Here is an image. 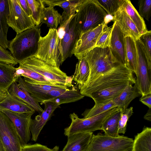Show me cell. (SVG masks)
<instances>
[{
    "label": "cell",
    "mask_w": 151,
    "mask_h": 151,
    "mask_svg": "<svg viewBox=\"0 0 151 151\" xmlns=\"http://www.w3.org/2000/svg\"><path fill=\"white\" fill-rule=\"evenodd\" d=\"M136 81L133 72L125 65L120 64L84 85L79 92L84 96L90 97L93 93L109 87L128 82L135 84Z\"/></svg>",
    "instance_id": "obj_1"
},
{
    "label": "cell",
    "mask_w": 151,
    "mask_h": 151,
    "mask_svg": "<svg viewBox=\"0 0 151 151\" xmlns=\"http://www.w3.org/2000/svg\"><path fill=\"white\" fill-rule=\"evenodd\" d=\"M41 23L37 26L17 34L9 41L8 49L19 63L27 58L33 57L37 52L41 37Z\"/></svg>",
    "instance_id": "obj_2"
},
{
    "label": "cell",
    "mask_w": 151,
    "mask_h": 151,
    "mask_svg": "<svg viewBox=\"0 0 151 151\" xmlns=\"http://www.w3.org/2000/svg\"><path fill=\"white\" fill-rule=\"evenodd\" d=\"M107 15L96 0H82L77 7L75 15L80 35L106 22Z\"/></svg>",
    "instance_id": "obj_3"
},
{
    "label": "cell",
    "mask_w": 151,
    "mask_h": 151,
    "mask_svg": "<svg viewBox=\"0 0 151 151\" xmlns=\"http://www.w3.org/2000/svg\"><path fill=\"white\" fill-rule=\"evenodd\" d=\"M88 63L90 73L85 84L87 85L117 65L121 64L116 60L109 47H95L84 56Z\"/></svg>",
    "instance_id": "obj_4"
},
{
    "label": "cell",
    "mask_w": 151,
    "mask_h": 151,
    "mask_svg": "<svg viewBox=\"0 0 151 151\" xmlns=\"http://www.w3.org/2000/svg\"><path fill=\"white\" fill-rule=\"evenodd\" d=\"M19 65L37 73L48 79L55 85L71 87L72 78L60 70V68L50 65L35 57L25 59L19 63Z\"/></svg>",
    "instance_id": "obj_5"
},
{
    "label": "cell",
    "mask_w": 151,
    "mask_h": 151,
    "mask_svg": "<svg viewBox=\"0 0 151 151\" xmlns=\"http://www.w3.org/2000/svg\"><path fill=\"white\" fill-rule=\"evenodd\" d=\"M59 42L57 29L50 28L45 36L40 37L37 51L33 57L50 65L60 68L62 64Z\"/></svg>",
    "instance_id": "obj_6"
},
{
    "label": "cell",
    "mask_w": 151,
    "mask_h": 151,
    "mask_svg": "<svg viewBox=\"0 0 151 151\" xmlns=\"http://www.w3.org/2000/svg\"><path fill=\"white\" fill-rule=\"evenodd\" d=\"M60 38L59 49L61 57L62 64L74 54L80 33L76 24L75 15L71 16L57 30Z\"/></svg>",
    "instance_id": "obj_7"
},
{
    "label": "cell",
    "mask_w": 151,
    "mask_h": 151,
    "mask_svg": "<svg viewBox=\"0 0 151 151\" xmlns=\"http://www.w3.org/2000/svg\"><path fill=\"white\" fill-rule=\"evenodd\" d=\"M118 107H113L96 116L91 117L79 118L75 113L70 114V118L71 123L64 129L66 136L80 132H92L101 130L102 123L108 117L116 111Z\"/></svg>",
    "instance_id": "obj_8"
},
{
    "label": "cell",
    "mask_w": 151,
    "mask_h": 151,
    "mask_svg": "<svg viewBox=\"0 0 151 151\" xmlns=\"http://www.w3.org/2000/svg\"><path fill=\"white\" fill-rule=\"evenodd\" d=\"M133 142L132 139L123 135L93 134L87 151H132Z\"/></svg>",
    "instance_id": "obj_9"
},
{
    "label": "cell",
    "mask_w": 151,
    "mask_h": 151,
    "mask_svg": "<svg viewBox=\"0 0 151 151\" xmlns=\"http://www.w3.org/2000/svg\"><path fill=\"white\" fill-rule=\"evenodd\" d=\"M137 52L136 84L142 96L151 94V70L148 67L143 45L139 38L135 40Z\"/></svg>",
    "instance_id": "obj_10"
},
{
    "label": "cell",
    "mask_w": 151,
    "mask_h": 151,
    "mask_svg": "<svg viewBox=\"0 0 151 151\" xmlns=\"http://www.w3.org/2000/svg\"><path fill=\"white\" fill-rule=\"evenodd\" d=\"M9 13L7 23L17 34L35 26L32 17L29 16L21 6L18 0H8Z\"/></svg>",
    "instance_id": "obj_11"
},
{
    "label": "cell",
    "mask_w": 151,
    "mask_h": 151,
    "mask_svg": "<svg viewBox=\"0 0 151 151\" xmlns=\"http://www.w3.org/2000/svg\"><path fill=\"white\" fill-rule=\"evenodd\" d=\"M0 138L5 151H21L17 132L9 117L0 111Z\"/></svg>",
    "instance_id": "obj_12"
},
{
    "label": "cell",
    "mask_w": 151,
    "mask_h": 151,
    "mask_svg": "<svg viewBox=\"0 0 151 151\" xmlns=\"http://www.w3.org/2000/svg\"><path fill=\"white\" fill-rule=\"evenodd\" d=\"M1 111L5 114L13 123L21 145L27 144L30 139V127L31 117L35 113H19L5 110Z\"/></svg>",
    "instance_id": "obj_13"
},
{
    "label": "cell",
    "mask_w": 151,
    "mask_h": 151,
    "mask_svg": "<svg viewBox=\"0 0 151 151\" xmlns=\"http://www.w3.org/2000/svg\"><path fill=\"white\" fill-rule=\"evenodd\" d=\"M106 24L105 22L80 35L76 43L73 54L78 59L95 47L96 43Z\"/></svg>",
    "instance_id": "obj_14"
},
{
    "label": "cell",
    "mask_w": 151,
    "mask_h": 151,
    "mask_svg": "<svg viewBox=\"0 0 151 151\" xmlns=\"http://www.w3.org/2000/svg\"><path fill=\"white\" fill-rule=\"evenodd\" d=\"M112 27L109 46L111 52L117 62L126 66L125 36L115 22Z\"/></svg>",
    "instance_id": "obj_15"
},
{
    "label": "cell",
    "mask_w": 151,
    "mask_h": 151,
    "mask_svg": "<svg viewBox=\"0 0 151 151\" xmlns=\"http://www.w3.org/2000/svg\"><path fill=\"white\" fill-rule=\"evenodd\" d=\"M44 104L43 111L31 121L30 129L32 134V140L35 142L37 140L44 126L53 115L54 111L60 107V105L51 101L45 102Z\"/></svg>",
    "instance_id": "obj_16"
},
{
    "label": "cell",
    "mask_w": 151,
    "mask_h": 151,
    "mask_svg": "<svg viewBox=\"0 0 151 151\" xmlns=\"http://www.w3.org/2000/svg\"><path fill=\"white\" fill-rule=\"evenodd\" d=\"M113 20L116 23L125 36H130L136 40L142 35L126 12L121 4L113 16Z\"/></svg>",
    "instance_id": "obj_17"
},
{
    "label": "cell",
    "mask_w": 151,
    "mask_h": 151,
    "mask_svg": "<svg viewBox=\"0 0 151 151\" xmlns=\"http://www.w3.org/2000/svg\"><path fill=\"white\" fill-rule=\"evenodd\" d=\"M93 133L80 132L68 136L62 151H87Z\"/></svg>",
    "instance_id": "obj_18"
},
{
    "label": "cell",
    "mask_w": 151,
    "mask_h": 151,
    "mask_svg": "<svg viewBox=\"0 0 151 151\" xmlns=\"http://www.w3.org/2000/svg\"><path fill=\"white\" fill-rule=\"evenodd\" d=\"M128 82L116 85L94 92L90 97L94 100L95 105L107 103L114 99L121 94Z\"/></svg>",
    "instance_id": "obj_19"
},
{
    "label": "cell",
    "mask_w": 151,
    "mask_h": 151,
    "mask_svg": "<svg viewBox=\"0 0 151 151\" xmlns=\"http://www.w3.org/2000/svg\"><path fill=\"white\" fill-rule=\"evenodd\" d=\"M44 4L54 7L58 6L61 7L63 12L61 15L62 21L60 25L67 21L72 16L75 15L77 6L82 0H42Z\"/></svg>",
    "instance_id": "obj_20"
},
{
    "label": "cell",
    "mask_w": 151,
    "mask_h": 151,
    "mask_svg": "<svg viewBox=\"0 0 151 151\" xmlns=\"http://www.w3.org/2000/svg\"><path fill=\"white\" fill-rule=\"evenodd\" d=\"M7 110L19 113H35V110L25 103L8 92L0 102V111Z\"/></svg>",
    "instance_id": "obj_21"
},
{
    "label": "cell",
    "mask_w": 151,
    "mask_h": 151,
    "mask_svg": "<svg viewBox=\"0 0 151 151\" xmlns=\"http://www.w3.org/2000/svg\"><path fill=\"white\" fill-rule=\"evenodd\" d=\"M16 80L10 86L7 92L26 103L35 111L42 113L44 110L39 103L26 90L19 86Z\"/></svg>",
    "instance_id": "obj_22"
},
{
    "label": "cell",
    "mask_w": 151,
    "mask_h": 151,
    "mask_svg": "<svg viewBox=\"0 0 151 151\" xmlns=\"http://www.w3.org/2000/svg\"><path fill=\"white\" fill-rule=\"evenodd\" d=\"M135 83L133 86L132 83L130 82H128L121 94L113 100L114 107H120L124 110L127 108L132 100L141 95L137 90Z\"/></svg>",
    "instance_id": "obj_23"
},
{
    "label": "cell",
    "mask_w": 151,
    "mask_h": 151,
    "mask_svg": "<svg viewBox=\"0 0 151 151\" xmlns=\"http://www.w3.org/2000/svg\"><path fill=\"white\" fill-rule=\"evenodd\" d=\"M8 13V0H0V45L5 49L8 48L9 42L7 38Z\"/></svg>",
    "instance_id": "obj_24"
},
{
    "label": "cell",
    "mask_w": 151,
    "mask_h": 151,
    "mask_svg": "<svg viewBox=\"0 0 151 151\" xmlns=\"http://www.w3.org/2000/svg\"><path fill=\"white\" fill-rule=\"evenodd\" d=\"M16 68L13 65L0 61V90L7 93L17 79L14 78Z\"/></svg>",
    "instance_id": "obj_25"
},
{
    "label": "cell",
    "mask_w": 151,
    "mask_h": 151,
    "mask_svg": "<svg viewBox=\"0 0 151 151\" xmlns=\"http://www.w3.org/2000/svg\"><path fill=\"white\" fill-rule=\"evenodd\" d=\"M76 64L75 71L72 77V81L76 83L79 90L85 84L88 78L90 69L84 56L79 59Z\"/></svg>",
    "instance_id": "obj_26"
},
{
    "label": "cell",
    "mask_w": 151,
    "mask_h": 151,
    "mask_svg": "<svg viewBox=\"0 0 151 151\" xmlns=\"http://www.w3.org/2000/svg\"><path fill=\"white\" fill-rule=\"evenodd\" d=\"M126 56V66L136 75L137 52L135 40L129 36H125Z\"/></svg>",
    "instance_id": "obj_27"
},
{
    "label": "cell",
    "mask_w": 151,
    "mask_h": 151,
    "mask_svg": "<svg viewBox=\"0 0 151 151\" xmlns=\"http://www.w3.org/2000/svg\"><path fill=\"white\" fill-rule=\"evenodd\" d=\"M132 151H151V128L145 127L135 136Z\"/></svg>",
    "instance_id": "obj_28"
},
{
    "label": "cell",
    "mask_w": 151,
    "mask_h": 151,
    "mask_svg": "<svg viewBox=\"0 0 151 151\" xmlns=\"http://www.w3.org/2000/svg\"><path fill=\"white\" fill-rule=\"evenodd\" d=\"M121 5L126 12L134 23L139 31L141 34L148 30L142 17L133 5L129 0H122Z\"/></svg>",
    "instance_id": "obj_29"
},
{
    "label": "cell",
    "mask_w": 151,
    "mask_h": 151,
    "mask_svg": "<svg viewBox=\"0 0 151 151\" xmlns=\"http://www.w3.org/2000/svg\"><path fill=\"white\" fill-rule=\"evenodd\" d=\"M121 110V108L118 107L116 111L104 121L101 130L104 132V134L113 137L119 136L118 127Z\"/></svg>",
    "instance_id": "obj_30"
},
{
    "label": "cell",
    "mask_w": 151,
    "mask_h": 151,
    "mask_svg": "<svg viewBox=\"0 0 151 151\" xmlns=\"http://www.w3.org/2000/svg\"><path fill=\"white\" fill-rule=\"evenodd\" d=\"M62 20L61 15L54 7L49 6L43 8L41 23L46 24L51 29H57Z\"/></svg>",
    "instance_id": "obj_31"
},
{
    "label": "cell",
    "mask_w": 151,
    "mask_h": 151,
    "mask_svg": "<svg viewBox=\"0 0 151 151\" xmlns=\"http://www.w3.org/2000/svg\"><path fill=\"white\" fill-rule=\"evenodd\" d=\"M14 76L16 79L19 77L22 76L38 83L50 85H55L49 79L42 75L20 65L18 68H16Z\"/></svg>",
    "instance_id": "obj_32"
},
{
    "label": "cell",
    "mask_w": 151,
    "mask_h": 151,
    "mask_svg": "<svg viewBox=\"0 0 151 151\" xmlns=\"http://www.w3.org/2000/svg\"><path fill=\"white\" fill-rule=\"evenodd\" d=\"M31 12V17L36 26L41 23L43 9L45 7L42 0H26Z\"/></svg>",
    "instance_id": "obj_33"
},
{
    "label": "cell",
    "mask_w": 151,
    "mask_h": 151,
    "mask_svg": "<svg viewBox=\"0 0 151 151\" xmlns=\"http://www.w3.org/2000/svg\"><path fill=\"white\" fill-rule=\"evenodd\" d=\"M113 107H114L113 100L105 104H95L91 109H86L82 115L83 118H89L96 116Z\"/></svg>",
    "instance_id": "obj_34"
},
{
    "label": "cell",
    "mask_w": 151,
    "mask_h": 151,
    "mask_svg": "<svg viewBox=\"0 0 151 151\" xmlns=\"http://www.w3.org/2000/svg\"><path fill=\"white\" fill-rule=\"evenodd\" d=\"M106 13L112 16L120 6L122 0H96Z\"/></svg>",
    "instance_id": "obj_35"
},
{
    "label": "cell",
    "mask_w": 151,
    "mask_h": 151,
    "mask_svg": "<svg viewBox=\"0 0 151 151\" xmlns=\"http://www.w3.org/2000/svg\"><path fill=\"white\" fill-rule=\"evenodd\" d=\"M139 39L144 46L148 68L151 70V31L142 34Z\"/></svg>",
    "instance_id": "obj_36"
},
{
    "label": "cell",
    "mask_w": 151,
    "mask_h": 151,
    "mask_svg": "<svg viewBox=\"0 0 151 151\" xmlns=\"http://www.w3.org/2000/svg\"><path fill=\"white\" fill-rule=\"evenodd\" d=\"M112 27H108L106 24L99 38L95 47L105 48L109 47L111 35Z\"/></svg>",
    "instance_id": "obj_37"
},
{
    "label": "cell",
    "mask_w": 151,
    "mask_h": 151,
    "mask_svg": "<svg viewBox=\"0 0 151 151\" xmlns=\"http://www.w3.org/2000/svg\"><path fill=\"white\" fill-rule=\"evenodd\" d=\"M133 113L132 107L127 108L124 110H123L122 109L118 124V132L119 134H124L125 133L126 131L127 122Z\"/></svg>",
    "instance_id": "obj_38"
},
{
    "label": "cell",
    "mask_w": 151,
    "mask_h": 151,
    "mask_svg": "<svg viewBox=\"0 0 151 151\" xmlns=\"http://www.w3.org/2000/svg\"><path fill=\"white\" fill-rule=\"evenodd\" d=\"M138 5L139 14L149 21L151 16V0H140Z\"/></svg>",
    "instance_id": "obj_39"
},
{
    "label": "cell",
    "mask_w": 151,
    "mask_h": 151,
    "mask_svg": "<svg viewBox=\"0 0 151 151\" xmlns=\"http://www.w3.org/2000/svg\"><path fill=\"white\" fill-rule=\"evenodd\" d=\"M59 149V147L57 146L50 149L38 143L33 145L27 144L22 145L21 147V151H58Z\"/></svg>",
    "instance_id": "obj_40"
},
{
    "label": "cell",
    "mask_w": 151,
    "mask_h": 151,
    "mask_svg": "<svg viewBox=\"0 0 151 151\" xmlns=\"http://www.w3.org/2000/svg\"><path fill=\"white\" fill-rule=\"evenodd\" d=\"M0 61L11 64L14 66L18 63L10 52L0 45Z\"/></svg>",
    "instance_id": "obj_41"
},
{
    "label": "cell",
    "mask_w": 151,
    "mask_h": 151,
    "mask_svg": "<svg viewBox=\"0 0 151 151\" xmlns=\"http://www.w3.org/2000/svg\"><path fill=\"white\" fill-rule=\"evenodd\" d=\"M139 100L142 103L151 108V94L142 96Z\"/></svg>",
    "instance_id": "obj_42"
},
{
    "label": "cell",
    "mask_w": 151,
    "mask_h": 151,
    "mask_svg": "<svg viewBox=\"0 0 151 151\" xmlns=\"http://www.w3.org/2000/svg\"><path fill=\"white\" fill-rule=\"evenodd\" d=\"M22 8L29 17H31V12L26 0H18Z\"/></svg>",
    "instance_id": "obj_43"
},
{
    "label": "cell",
    "mask_w": 151,
    "mask_h": 151,
    "mask_svg": "<svg viewBox=\"0 0 151 151\" xmlns=\"http://www.w3.org/2000/svg\"><path fill=\"white\" fill-rule=\"evenodd\" d=\"M144 118L148 121H151V108L149 109L147 113L144 116Z\"/></svg>",
    "instance_id": "obj_44"
},
{
    "label": "cell",
    "mask_w": 151,
    "mask_h": 151,
    "mask_svg": "<svg viewBox=\"0 0 151 151\" xmlns=\"http://www.w3.org/2000/svg\"><path fill=\"white\" fill-rule=\"evenodd\" d=\"M7 96V93L3 92L0 90V102Z\"/></svg>",
    "instance_id": "obj_45"
},
{
    "label": "cell",
    "mask_w": 151,
    "mask_h": 151,
    "mask_svg": "<svg viewBox=\"0 0 151 151\" xmlns=\"http://www.w3.org/2000/svg\"><path fill=\"white\" fill-rule=\"evenodd\" d=\"M0 151H5L1 141L0 138Z\"/></svg>",
    "instance_id": "obj_46"
}]
</instances>
